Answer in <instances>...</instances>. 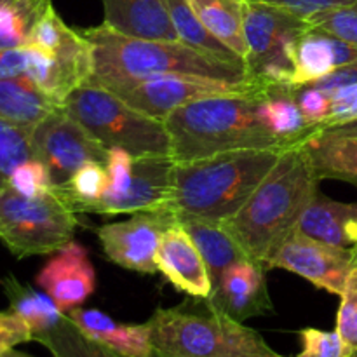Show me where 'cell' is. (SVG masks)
I'll return each instance as SVG.
<instances>
[{
  "label": "cell",
  "mask_w": 357,
  "mask_h": 357,
  "mask_svg": "<svg viewBox=\"0 0 357 357\" xmlns=\"http://www.w3.org/2000/svg\"><path fill=\"white\" fill-rule=\"evenodd\" d=\"M319 181L302 145L282 150L237 215L223 222L248 260L271 271L274 257L319 192Z\"/></svg>",
  "instance_id": "obj_1"
},
{
  "label": "cell",
  "mask_w": 357,
  "mask_h": 357,
  "mask_svg": "<svg viewBox=\"0 0 357 357\" xmlns=\"http://www.w3.org/2000/svg\"><path fill=\"white\" fill-rule=\"evenodd\" d=\"M75 30L93 49V75L86 84L107 86L155 75H192L230 84H255L244 61L206 52L181 40L128 37L105 23Z\"/></svg>",
  "instance_id": "obj_2"
},
{
  "label": "cell",
  "mask_w": 357,
  "mask_h": 357,
  "mask_svg": "<svg viewBox=\"0 0 357 357\" xmlns=\"http://www.w3.org/2000/svg\"><path fill=\"white\" fill-rule=\"evenodd\" d=\"M264 91L202 98L164 119L176 162L206 159L234 150L289 149L261 122L258 107Z\"/></svg>",
  "instance_id": "obj_3"
},
{
  "label": "cell",
  "mask_w": 357,
  "mask_h": 357,
  "mask_svg": "<svg viewBox=\"0 0 357 357\" xmlns=\"http://www.w3.org/2000/svg\"><path fill=\"white\" fill-rule=\"evenodd\" d=\"M286 150V149H284ZM282 150H234L206 159L176 162L173 192L164 209L180 216L227 222L278 162Z\"/></svg>",
  "instance_id": "obj_4"
},
{
  "label": "cell",
  "mask_w": 357,
  "mask_h": 357,
  "mask_svg": "<svg viewBox=\"0 0 357 357\" xmlns=\"http://www.w3.org/2000/svg\"><path fill=\"white\" fill-rule=\"evenodd\" d=\"M153 351L169 357H281L258 331L225 316L208 298L159 309L149 321Z\"/></svg>",
  "instance_id": "obj_5"
},
{
  "label": "cell",
  "mask_w": 357,
  "mask_h": 357,
  "mask_svg": "<svg viewBox=\"0 0 357 357\" xmlns=\"http://www.w3.org/2000/svg\"><path fill=\"white\" fill-rule=\"evenodd\" d=\"M63 110L107 150L122 149L135 157L171 155L164 121L135 110L103 87L94 84L77 87L65 100Z\"/></svg>",
  "instance_id": "obj_6"
},
{
  "label": "cell",
  "mask_w": 357,
  "mask_h": 357,
  "mask_svg": "<svg viewBox=\"0 0 357 357\" xmlns=\"http://www.w3.org/2000/svg\"><path fill=\"white\" fill-rule=\"evenodd\" d=\"M75 213L54 188L35 197L0 190V241L16 258L56 253L75 236Z\"/></svg>",
  "instance_id": "obj_7"
},
{
  "label": "cell",
  "mask_w": 357,
  "mask_h": 357,
  "mask_svg": "<svg viewBox=\"0 0 357 357\" xmlns=\"http://www.w3.org/2000/svg\"><path fill=\"white\" fill-rule=\"evenodd\" d=\"M312 26L307 17L279 7L244 0L246 70L258 86H289L293 79V47Z\"/></svg>",
  "instance_id": "obj_8"
},
{
  "label": "cell",
  "mask_w": 357,
  "mask_h": 357,
  "mask_svg": "<svg viewBox=\"0 0 357 357\" xmlns=\"http://www.w3.org/2000/svg\"><path fill=\"white\" fill-rule=\"evenodd\" d=\"M149 117L164 121L171 112L202 98L230 93L264 91L257 84H230L192 75H155L138 80H121L100 86Z\"/></svg>",
  "instance_id": "obj_9"
},
{
  "label": "cell",
  "mask_w": 357,
  "mask_h": 357,
  "mask_svg": "<svg viewBox=\"0 0 357 357\" xmlns=\"http://www.w3.org/2000/svg\"><path fill=\"white\" fill-rule=\"evenodd\" d=\"M33 159L40 160L51 174L52 188L66 183L84 164L107 162L108 150L94 139L75 119L58 108L35 126L31 132Z\"/></svg>",
  "instance_id": "obj_10"
},
{
  "label": "cell",
  "mask_w": 357,
  "mask_h": 357,
  "mask_svg": "<svg viewBox=\"0 0 357 357\" xmlns=\"http://www.w3.org/2000/svg\"><path fill=\"white\" fill-rule=\"evenodd\" d=\"M174 222H178V218L166 209L135 213L124 222L98 227L96 236L112 264L126 271L157 274L159 268L155 257L160 237Z\"/></svg>",
  "instance_id": "obj_11"
},
{
  "label": "cell",
  "mask_w": 357,
  "mask_h": 357,
  "mask_svg": "<svg viewBox=\"0 0 357 357\" xmlns=\"http://www.w3.org/2000/svg\"><path fill=\"white\" fill-rule=\"evenodd\" d=\"M272 268H284L316 288L340 296L356 268L354 250L331 246L295 230L274 257Z\"/></svg>",
  "instance_id": "obj_12"
},
{
  "label": "cell",
  "mask_w": 357,
  "mask_h": 357,
  "mask_svg": "<svg viewBox=\"0 0 357 357\" xmlns=\"http://www.w3.org/2000/svg\"><path fill=\"white\" fill-rule=\"evenodd\" d=\"M176 160L167 155L135 157L132 180L126 194L108 202H100L89 209L96 215H124L164 209L173 192Z\"/></svg>",
  "instance_id": "obj_13"
},
{
  "label": "cell",
  "mask_w": 357,
  "mask_h": 357,
  "mask_svg": "<svg viewBox=\"0 0 357 357\" xmlns=\"http://www.w3.org/2000/svg\"><path fill=\"white\" fill-rule=\"evenodd\" d=\"M37 284L45 295L59 307L63 314L82 307L96 289V271L89 253L82 244H66L40 268L37 274Z\"/></svg>",
  "instance_id": "obj_14"
},
{
  "label": "cell",
  "mask_w": 357,
  "mask_h": 357,
  "mask_svg": "<svg viewBox=\"0 0 357 357\" xmlns=\"http://www.w3.org/2000/svg\"><path fill=\"white\" fill-rule=\"evenodd\" d=\"M267 271L251 260L230 265L213 288L209 303L232 319L244 323L251 317L274 314L267 288Z\"/></svg>",
  "instance_id": "obj_15"
},
{
  "label": "cell",
  "mask_w": 357,
  "mask_h": 357,
  "mask_svg": "<svg viewBox=\"0 0 357 357\" xmlns=\"http://www.w3.org/2000/svg\"><path fill=\"white\" fill-rule=\"evenodd\" d=\"M155 261L160 274L176 291L192 298L211 296L213 281L208 265L180 222H174L162 234Z\"/></svg>",
  "instance_id": "obj_16"
},
{
  "label": "cell",
  "mask_w": 357,
  "mask_h": 357,
  "mask_svg": "<svg viewBox=\"0 0 357 357\" xmlns=\"http://www.w3.org/2000/svg\"><path fill=\"white\" fill-rule=\"evenodd\" d=\"M354 61H357L356 45L328 33L323 28L310 26L293 47L295 70L289 86L312 84Z\"/></svg>",
  "instance_id": "obj_17"
},
{
  "label": "cell",
  "mask_w": 357,
  "mask_h": 357,
  "mask_svg": "<svg viewBox=\"0 0 357 357\" xmlns=\"http://www.w3.org/2000/svg\"><path fill=\"white\" fill-rule=\"evenodd\" d=\"M112 30L146 40H180L162 0H101Z\"/></svg>",
  "instance_id": "obj_18"
},
{
  "label": "cell",
  "mask_w": 357,
  "mask_h": 357,
  "mask_svg": "<svg viewBox=\"0 0 357 357\" xmlns=\"http://www.w3.org/2000/svg\"><path fill=\"white\" fill-rule=\"evenodd\" d=\"M75 326L93 340L124 357H152V333L149 323L122 324L98 309L77 307L66 312Z\"/></svg>",
  "instance_id": "obj_19"
},
{
  "label": "cell",
  "mask_w": 357,
  "mask_h": 357,
  "mask_svg": "<svg viewBox=\"0 0 357 357\" xmlns=\"http://www.w3.org/2000/svg\"><path fill=\"white\" fill-rule=\"evenodd\" d=\"M296 230L321 243L352 250L357 246V202L333 201L317 192Z\"/></svg>",
  "instance_id": "obj_20"
},
{
  "label": "cell",
  "mask_w": 357,
  "mask_h": 357,
  "mask_svg": "<svg viewBox=\"0 0 357 357\" xmlns=\"http://www.w3.org/2000/svg\"><path fill=\"white\" fill-rule=\"evenodd\" d=\"M319 180H338L357 187V135L317 131L302 143Z\"/></svg>",
  "instance_id": "obj_21"
},
{
  "label": "cell",
  "mask_w": 357,
  "mask_h": 357,
  "mask_svg": "<svg viewBox=\"0 0 357 357\" xmlns=\"http://www.w3.org/2000/svg\"><path fill=\"white\" fill-rule=\"evenodd\" d=\"M178 222L190 234L195 246L201 251L211 274L213 288L230 265L248 260L237 241L222 222H211V220L194 218V216H180Z\"/></svg>",
  "instance_id": "obj_22"
},
{
  "label": "cell",
  "mask_w": 357,
  "mask_h": 357,
  "mask_svg": "<svg viewBox=\"0 0 357 357\" xmlns=\"http://www.w3.org/2000/svg\"><path fill=\"white\" fill-rule=\"evenodd\" d=\"M63 105L42 93L28 77L0 80V119L33 129Z\"/></svg>",
  "instance_id": "obj_23"
},
{
  "label": "cell",
  "mask_w": 357,
  "mask_h": 357,
  "mask_svg": "<svg viewBox=\"0 0 357 357\" xmlns=\"http://www.w3.org/2000/svg\"><path fill=\"white\" fill-rule=\"evenodd\" d=\"M258 114L268 131L289 146L302 145L317 132V129L305 121L298 103L286 86L268 87L260 100Z\"/></svg>",
  "instance_id": "obj_24"
},
{
  "label": "cell",
  "mask_w": 357,
  "mask_h": 357,
  "mask_svg": "<svg viewBox=\"0 0 357 357\" xmlns=\"http://www.w3.org/2000/svg\"><path fill=\"white\" fill-rule=\"evenodd\" d=\"M206 30L246 63L244 0H188Z\"/></svg>",
  "instance_id": "obj_25"
},
{
  "label": "cell",
  "mask_w": 357,
  "mask_h": 357,
  "mask_svg": "<svg viewBox=\"0 0 357 357\" xmlns=\"http://www.w3.org/2000/svg\"><path fill=\"white\" fill-rule=\"evenodd\" d=\"M0 284L9 300V310L17 314L30 326L33 340L40 333L54 328L65 316L59 307L52 302L51 296L35 291L30 286L17 281L14 275L0 279Z\"/></svg>",
  "instance_id": "obj_26"
},
{
  "label": "cell",
  "mask_w": 357,
  "mask_h": 357,
  "mask_svg": "<svg viewBox=\"0 0 357 357\" xmlns=\"http://www.w3.org/2000/svg\"><path fill=\"white\" fill-rule=\"evenodd\" d=\"M35 342L44 345L52 357H124L84 335L66 314L54 328L35 337Z\"/></svg>",
  "instance_id": "obj_27"
},
{
  "label": "cell",
  "mask_w": 357,
  "mask_h": 357,
  "mask_svg": "<svg viewBox=\"0 0 357 357\" xmlns=\"http://www.w3.org/2000/svg\"><path fill=\"white\" fill-rule=\"evenodd\" d=\"M108 188V171L103 162L84 164L75 171L66 183L54 187V192L63 199L73 213H87V209L100 201Z\"/></svg>",
  "instance_id": "obj_28"
},
{
  "label": "cell",
  "mask_w": 357,
  "mask_h": 357,
  "mask_svg": "<svg viewBox=\"0 0 357 357\" xmlns=\"http://www.w3.org/2000/svg\"><path fill=\"white\" fill-rule=\"evenodd\" d=\"M51 0H9L0 9V49L24 47Z\"/></svg>",
  "instance_id": "obj_29"
},
{
  "label": "cell",
  "mask_w": 357,
  "mask_h": 357,
  "mask_svg": "<svg viewBox=\"0 0 357 357\" xmlns=\"http://www.w3.org/2000/svg\"><path fill=\"white\" fill-rule=\"evenodd\" d=\"M162 2L166 6L167 13H169V17L173 21V26L176 30L178 38L183 44L202 49L206 52H213V54L223 56V58L243 61L236 52L230 51L215 35H211L206 30L204 24L201 23L197 14L194 13L192 6L188 3V0H162Z\"/></svg>",
  "instance_id": "obj_30"
},
{
  "label": "cell",
  "mask_w": 357,
  "mask_h": 357,
  "mask_svg": "<svg viewBox=\"0 0 357 357\" xmlns=\"http://www.w3.org/2000/svg\"><path fill=\"white\" fill-rule=\"evenodd\" d=\"M31 132L33 129L20 128L0 119V190L9 185L20 164L33 159Z\"/></svg>",
  "instance_id": "obj_31"
},
{
  "label": "cell",
  "mask_w": 357,
  "mask_h": 357,
  "mask_svg": "<svg viewBox=\"0 0 357 357\" xmlns=\"http://www.w3.org/2000/svg\"><path fill=\"white\" fill-rule=\"evenodd\" d=\"M75 35V28H70L68 24L59 17L54 6L51 3V6L45 9V13L40 16V20L37 21L33 30H31V35L30 38H28L26 45L40 49V51L49 52V54H54L59 49L65 47Z\"/></svg>",
  "instance_id": "obj_32"
},
{
  "label": "cell",
  "mask_w": 357,
  "mask_h": 357,
  "mask_svg": "<svg viewBox=\"0 0 357 357\" xmlns=\"http://www.w3.org/2000/svg\"><path fill=\"white\" fill-rule=\"evenodd\" d=\"M300 352L295 357H354L356 352L342 340L338 331L303 328L298 331Z\"/></svg>",
  "instance_id": "obj_33"
},
{
  "label": "cell",
  "mask_w": 357,
  "mask_h": 357,
  "mask_svg": "<svg viewBox=\"0 0 357 357\" xmlns=\"http://www.w3.org/2000/svg\"><path fill=\"white\" fill-rule=\"evenodd\" d=\"M312 26L323 28L328 33L349 42L357 47V2L351 6L321 10L307 17Z\"/></svg>",
  "instance_id": "obj_34"
},
{
  "label": "cell",
  "mask_w": 357,
  "mask_h": 357,
  "mask_svg": "<svg viewBox=\"0 0 357 357\" xmlns=\"http://www.w3.org/2000/svg\"><path fill=\"white\" fill-rule=\"evenodd\" d=\"M105 166H107L108 171V188L107 192H105L103 197L98 202H94V204L114 201V199L126 194V190H128L132 180L135 155H131V153L126 152V150L122 149H110L108 150V157ZM93 206H91V208H93ZM89 209H87V213H89Z\"/></svg>",
  "instance_id": "obj_35"
},
{
  "label": "cell",
  "mask_w": 357,
  "mask_h": 357,
  "mask_svg": "<svg viewBox=\"0 0 357 357\" xmlns=\"http://www.w3.org/2000/svg\"><path fill=\"white\" fill-rule=\"evenodd\" d=\"M288 91L291 93V96L295 98L296 103H298L300 112L305 117V121L309 122L312 128H316L317 131L324 128V122H326L328 115H330L331 108V96L330 93H324V91L316 89L312 86H286Z\"/></svg>",
  "instance_id": "obj_36"
},
{
  "label": "cell",
  "mask_w": 357,
  "mask_h": 357,
  "mask_svg": "<svg viewBox=\"0 0 357 357\" xmlns=\"http://www.w3.org/2000/svg\"><path fill=\"white\" fill-rule=\"evenodd\" d=\"M7 187L28 197H35V195L52 190L51 174L40 160L30 159L14 169Z\"/></svg>",
  "instance_id": "obj_37"
},
{
  "label": "cell",
  "mask_w": 357,
  "mask_h": 357,
  "mask_svg": "<svg viewBox=\"0 0 357 357\" xmlns=\"http://www.w3.org/2000/svg\"><path fill=\"white\" fill-rule=\"evenodd\" d=\"M335 330L338 331L342 340L357 352V268L349 275L344 293L340 295Z\"/></svg>",
  "instance_id": "obj_38"
},
{
  "label": "cell",
  "mask_w": 357,
  "mask_h": 357,
  "mask_svg": "<svg viewBox=\"0 0 357 357\" xmlns=\"http://www.w3.org/2000/svg\"><path fill=\"white\" fill-rule=\"evenodd\" d=\"M330 96H331L330 115H328L323 129L356 121L357 119V84H354V86L344 87V89L335 91V93H331Z\"/></svg>",
  "instance_id": "obj_39"
},
{
  "label": "cell",
  "mask_w": 357,
  "mask_h": 357,
  "mask_svg": "<svg viewBox=\"0 0 357 357\" xmlns=\"http://www.w3.org/2000/svg\"><path fill=\"white\" fill-rule=\"evenodd\" d=\"M33 340L30 326L13 310L0 312V354Z\"/></svg>",
  "instance_id": "obj_40"
},
{
  "label": "cell",
  "mask_w": 357,
  "mask_h": 357,
  "mask_svg": "<svg viewBox=\"0 0 357 357\" xmlns=\"http://www.w3.org/2000/svg\"><path fill=\"white\" fill-rule=\"evenodd\" d=\"M246 2L279 7V9H286L289 10V13L300 14V16L303 17H310L312 14L321 13V10L335 9V7L342 6H351V3H356L357 0H246Z\"/></svg>",
  "instance_id": "obj_41"
},
{
  "label": "cell",
  "mask_w": 357,
  "mask_h": 357,
  "mask_svg": "<svg viewBox=\"0 0 357 357\" xmlns=\"http://www.w3.org/2000/svg\"><path fill=\"white\" fill-rule=\"evenodd\" d=\"M28 47L0 49V80L26 77Z\"/></svg>",
  "instance_id": "obj_42"
},
{
  "label": "cell",
  "mask_w": 357,
  "mask_h": 357,
  "mask_svg": "<svg viewBox=\"0 0 357 357\" xmlns=\"http://www.w3.org/2000/svg\"><path fill=\"white\" fill-rule=\"evenodd\" d=\"M354 84H357V61L340 66V68L333 70V72L328 73L323 79L316 80L312 84H307V86H312L316 89L331 94L338 89H344V87L354 86Z\"/></svg>",
  "instance_id": "obj_43"
},
{
  "label": "cell",
  "mask_w": 357,
  "mask_h": 357,
  "mask_svg": "<svg viewBox=\"0 0 357 357\" xmlns=\"http://www.w3.org/2000/svg\"><path fill=\"white\" fill-rule=\"evenodd\" d=\"M321 131H331V132H338V135H357V119L356 121L345 122V124L333 126V128L321 129Z\"/></svg>",
  "instance_id": "obj_44"
},
{
  "label": "cell",
  "mask_w": 357,
  "mask_h": 357,
  "mask_svg": "<svg viewBox=\"0 0 357 357\" xmlns=\"http://www.w3.org/2000/svg\"><path fill=\"white\" fill-rule=\"evenodd\" d=\"M0 357H33V356H28V354H24V352L16 351V349H10V351L2 352Z\"/></svg>",
  "instance_id": "obj_45"
},
{
  "label": "cell",
  "mask_w": 357,
  "mask_h": 357,
  "mask_svg": "<svg viewBox=\"0 0 357 357\" xmlns=\"http://www.w3.org/2000/svg\"><path fill=\"white\" fill-rule=\"evenodd\" d=\"M152 357H169V356H164V354H159V352H155V351H153V354H152ZM281 357H284V356H281Z\"/></svg>",
  "instance_id": "obj_46"
},
{
  "label": "cell",
  "mask_w": 357,
  "mask_h": 357,
  "mask_svg": "<svg viewBox=\"0 0 357 357\" xmlns=\"http://www.w3.org/2000/svg\"><path fill=\"white\" fill-rule=\"evenodd\" d=\"M352 250H354V261H356V268H357V246L352 248Z\"/></svg>",
  "instance_id": "obj_47"
},
{
  "label": "cell",
  "mask_w": 357,
  "mask_h": 357,
  "mask_svg": "<svg viewBox=\"0 0 357 357\" xmlns=\"http://www.w3.org/2000/svg\"><path fill=\"white\" fill-rule=\"evenodd\" d=\"M7 2H9V0H0V9H2V7H3V6H6V3H7Z\"/></svg>",
  "instance_id": "obj_48"
},
{
  "label": "cell",
  "mask_w": 357,
  "mask_h": 357,
  "mask_svg": "<svg viewBox=\"0 0 357 357\" xmlns=\"http://www.w3.org/2000/svg\"><path fill=\"white\" fill-rule=\"evenodd\" d=\"M354 357H357V352H356V354H354Z\"/></svg>",
  "instance_id": "obj_49"
}]
</instances>
